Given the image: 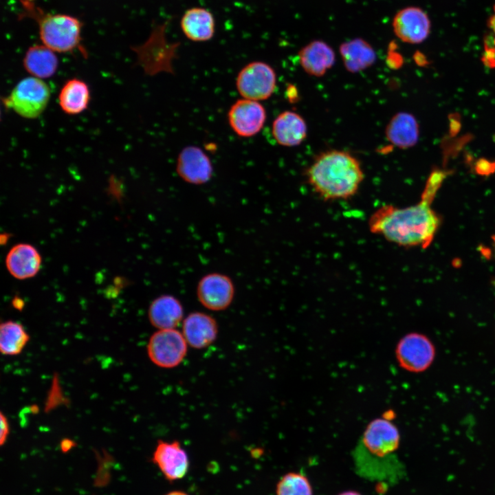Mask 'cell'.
I'll return each mask as SVG.
<instances>
[{"label": "cell", "instance_id": "obj_1", "mask_svg": "<svg viewBox=\"0 0 495 495\" xmlns=\"http://www.w3.org/2000/svg\"><path fill=\"white\" fill-rule=\"evenodd\" d=\"M437 187L435 181L430 182L421 201L415 205L381 206L369 218L370 231L400 246L427 248L440 223L439 217L431 208Z\"/></svg>", "mask_w": 495, "mask_h": 495}, {"label": "cell", "instance_id": "obj_2", "mask_svg": "<svg viewBox=\"0 0 495 495\" xmlns=\"http://www.w3.org/2000/svg\"><path fill=\"white\" fill-rule=\"evenodd\" d=\"M364 177L359 160L347 151L340 150L320 153L306 171L308 184L325 201L352 197Z\"/></svg>", "mask_w": 495, "mask_h": 495}, {"label": "cell", "instance_id": "obj_3", "mask_svg": "<svg viewBox=\"0 0 495 495\" xmlns=\"http://www.w3.org/2000/svg\"><path fill=\"white\" fill-rule=\"evenodd\" d=\"M43 45L55 52H69L80 42L81 23L76 18L62 14L36 13Z\"/></svg>", "mask_w": 495, "mask_h": 495}, {"label": "cell", "instance_id": "obj_4", "mask_svg": "<svg viewBox=\"0 0 495 495\" xmlns=\"http://www.w3.org/2000/svg\"><path fill=\"white\" fill-rule=\"evenodd\" d=\"M51 96L50 88L42 79L29 76L19 81L8 96L4 106L26 119H35L45 110Z\"/></svg>", "mask_w": 495, "mask_h": 495}, {"label": "cell", "instance_id": "obj_5", "mask_svg": "<svg viewBox=\"0 0 495 495\" xmlns=\"http://www.w3.org/2000/svg\"><path fill=\"white\" fill-rule=\"evenodd\" d=\"M276 86L274 69L263 61H252L238 73L236 88L243 98L261 101L268 99Z\"/></svg>", "mask_w": 495, "mask_h": 495}, {"label": "cell", "instance_id": "obj_6", "mask_svg": "<svg viewBox=\"0 0 495 495\" xmlns=\"http://www.w3.org/2000/svg\"><path fill=\"white\" fill-rule=\"evenodd\" d=\"M188 346L182 332L176 329H160L150 338L147 353L151 361L164 368L177 366L185 358Z\"/></svg>", "mask_w": 495, "mask_h": 495}, {"label": "cell", "instance_id": "obj_7", "mask_svg": "<svg viewBox=\"0 0 495 495\" xmlns=\"http://www.w3.org/2000/svg\"><path fill=\"white\" fill-rule=\"evenodd\" d=\"M395 357L402 368L411 373H421L432 364L435 348L426 336L419 333H410L397 342Z\"/></svg>", "mask_w": 495, "mask_h": 495}, {"label": "cell", "instance_id": "obj_8", "mask_svg": "<svg viewBox=\"0 0 495 495\" xmlns=\"http://www.w3.org/2000/svg\"><path fill=\"white\" fill-rule=\"evenodd\" d=\"M197 297L205 308L214 311L226 309L232 302L235 288L227 275L213 272L202 276L197 286Z\"/></svg>", "mask_w": 495, "mask_h": 495}, {"label": "cell", "instance_id": "obj_9", "mask_svg": "<svg viewBox=\"0 0 495 495\" xmlns=\"http://www.w3.org/2000/svg\"><path fill=\"white\" fill-rule=\"evenodd\" d=\"M266 118V110L258 101L245 98L235 101L228 112L230 128L242 138L252 137L259 133Z\"/></svg>", "mask_w": 495, "mask_h": 495}, {"label": "cell", "instance_id": "obj_10", "mask_svg": "<svg viewBox=\"0 0 495 495\" xmlns=\"http://www.w3.org/2000/svg\"><path fill=\"white\" fill-rule=\"evenodd\" d=\"M400 443L397 427L388 418H376L366 426L362 439V447L377 457L388 456Z\"/></svg>", "mask_w": 495, "mask_h": 495}, {"label": "cell", "instance_id": "obj_11", "mask_svg": "<svg viewBox=\"0 0 495 495\" xmlns=\"http://www.w3.org/2000/svg\"><path fill=\"white\" fill-rule=\"evenodd\" d=\"M176 172L185 182L202 185L210 180L213 166L210 157L197 146H187L179 152L176 162Z\"/></svg>", "mask_w": 495, "mask_h": 495}, {"label": "cell", "instance_id": "obj_12", "mask_svg": "<svg viewBox=\"0 0 495 495\" xmlns=\"http://www.w3.org/2000/svg\"><path fill=\"white\" fill-rule=\"evenodd\" d=\"M164 478L170 482L183 478L188 472L189 458L178 441L159 440L152 456Z\"/></svg>", "mask_w": 495, "mask_h": 495}, {"label": "cell", "instance_id": "obj_13", "mask_svg": "<svg viewBox=\"0 0 495 495\" xmlns=\"http://www.w3.org/2000/svg\"><path fill=\"white\" fill-rule=\"evenodd\" d=\"M395 34L403 42L418 44L425 41L430 31L427 14L418 7H406L399 10L393 20Z\"/></svg>", "mask_w": 495, "mask_h": 495}, {"label": "cell", "instance_id": "obj_14", "mask_svg": "<svg viewBox=\"0 0 495 495\" xmlns=\"http://www.w3.org/2000/svg\"><path fill=\"white\" fill-rule=\"evenodd\" d=\"M218 324L210 315L201 311L189 314L182 321V333L188 346L201 349L210 345L218 335Z\"/></svg>", "mask_w": 495, "mask_h": 495}, {"label": "cell", "instance_id": "obj_15", "mask_svg": "<svg viewBox=\"0 0 495 495\" xmlns=\"http://www.w3.org/2000/svg\"><path fill=\"white\" fill-rule=\"evenodd\" d=\"M42 265V258L33 245L18 243L12 247L6 257V265L8 272L18 280L34 277Z\"/></svg>", "mask_w": 495, "mask_h": 495}, {"label": "cell", "instance_id": "obj_16", "mask_svg": "<svg viewBox=\"0 0 495 495\" xmlns=\"http://www.w3.org/2000/svg\"><path fill=\"white\" fill-rule=\"evenodd\" d=\"M298 59L307 74L320 77L333 67L336 55L333 48L327 43L314 40L300 50Z\"/></svg>", "mask_w": 495, "mask_h": 495}, {"label": "cell", "instance_id": "obj_17", "mask_svg": "<svg viewBox=\"0 0 495 495\" xmlns=\"http://www.w3.org/2000/svg\"><path fill=\"white\" fill-rule=\"evenodd\" d=\"M272 133L276 142L283 146H296L306 138L307 127L298 113L285 111L273 121Z\"/></svg>", "mask_w": 495, "mask_h": 495}, {"label": "cell", "instance_id": "obj_18", "mask_svg": "<svg viewBox=\"0 0 495 495\" xmlns=\"http://www.w3.org/2000/svg\"><path fill=\"white\" fill-rule=\"evenodd\" d=\"M148 316L150 323L158 330L175 329L184 320V308L176 297L164 294L152 301Z\"/></svg>", "mask_w": 495, "mask_h": 495}, {"label": "cell", "instance_id": "obj_19", "mask_svg": "<svg viewBox=\"0 0 495 495\" xmlns=\"http://www.w3.org/2000/svg\"><path fill=\"white\" fill-rule=\"evenodd\" d=\"M180 25L186 37L195 42L210 40L215 31L213 14L207 9L200 7L187 10L182 17Z\"/></svg>", "mask_w": 495, "mask_h": 495}, {"label": "cell", "instance_id": "obj_20", "mask_svg": "<svg viewBox=\"0 0 495 495\" xmlns=\"http://www.w3.org/2000/svg\"><path fill=\"white\" fill-rule=\"evenodd\" d=\"M385 135L386 139L399 148H408L418 142L419 125L415 118L410 113L399 112L388 123Z\"/></svg>", "mask_w": 495, "mask_h": 495}, {"label": "cell", "instance_id": "obj_21", "mask_svg": "<svg viewBox=\"0 0 495 495\" xmlns=\"http://www.w3.org/2000/svg\"><path fill=\"white\" fill-rule=\"evenodd\" d=\"M91 100L89 85L84 80L73 78L62 86L58 96L61 110L67 115H78L87 109Z\"/></svg>", "mask_w": 495, "mask_h": 495}, {"label": "cell", "instance_id": "obj_22", "mask_svg": "<svg viewBox=\"0 0 495 495\" xmlns=\"http://www.w3.org/2000/svg\"><path fill=\"white\" fill-rule=\"evenodd\" d=\"M340 54L345 69L351 73L363 71L376 60V53L366 41L356 38L342 43Z\"/></svg>", "mask_w": 495, "mask_h": 495}, {"label": "cell", "instance_id": "obj_23", "mask_svg": "<svg viewBox=\"0 0 495 495\" xmlns=\"http://www.w3.org/2000/svg\"><path fill=\"white\" fill-rule=\"evenodd\" d=\"M23 65L32 76L40 79L53 76L58 67L55 52L44 45H35L26 52Z\"/></svg>", "mask_w": 495, "mask_h": 495}, {"label": "cell", "instance_id": "obj_24", "mask_svg": "<svg viewBox=\"0 0 495 495\" xmlns=\"http://www.w3.org/2000/svg\"><path fill=\"white\" fill-rule=\"evenodd\" d=\"M30 339L23 325L8 320L0 326V350L6 355L19 354Z\"/></svg>", "mask_w": 495, "mask_h": 495}, {"label": "cell", "instance_id": "obj_25", "mask_svg": "<svg viewBox=\"0 0 495 495\" xmlns=\"http://www.w3.org/2000/svg\"><path fill=\"white\" fill-rule=\"evenodd\" d=\"M276 495H313L309 479L299 472H288L278 481Z\"/></svg>", "mask_w": 495, "mask_h": 495}, {"label": "cell", "instance_id": "obj_26", "mask_svg": "<svg viewBox=\"0 0 495 495\" xmlns=\"http://www.w3.org/2000/svg\"><path fill=\"white\" fill-rule=\"evenodd\" d=\"M483 63L490 67H495V6L494 13L487 22V32L484 39Z\"/></svg>", "mask_w": 495, "mask_h": 495}, {"label": "cell", "instance_id": "obj_27", "mask_svg": "<svg viewBox=\"0 0 495 495\" xmlns=\"http://www.w3.org/2000/svg\"><path fill=\"white\" fill-rule=\"evenodd\" d=\"M0 443L3 446L9 434V424L6 417L2 412L0 414Z\"/></svg>", "mask_w": 495, "mask_h": 495}, {"label": "cell", "instance_id": "obj_28", "mask_svg": "<svg viewBox=\"0 0 495 495\" xmlns=\"http://www.w3.org/2000/svg\"><path fill=\"white\" fill-rule=\"evenodd\" d=\"M287 96L291 102H294V100L297 98V91L296 87H293V85L287 87Z\"/></svg>", "mask_w": 495, "mask_h": 495}, {"label": "cell", "instance_id": "obj_29", "mask_svg": "<svg viewBox=\"0 0 495 495\" xmlns=\"http://www.w3.org/2000/svg\"><path fill=\"white\" fill-rule=\"evenodd\" d=\"M72 441L71 442L69 440H67L66 441H64L62 442L61 448H62L63 451L67 452L72 448Z\"/></svg>", "mask_w": 495, "mask_h": 495}, {"label": "cell", "instance_id": "obj_30", "mask_svg": "<svg viewBox=\"0 0 495 495\" xmlns=\"http://www.w3.org/2000/svg\"><path fill=\"white\" fill-rule=\"evenodd\" d=\"M164 495H189L188 493L181 490L170 491Z\"/></svg>", "mask_w": 495, "mask_h": 495}, {"label": "cell", "instance_id": "obj_31", "mask_svg": "<svg viewBox=\"0 0 495 495\" xmlns=\"http://www.w3.org/2000/svg\"><path fill=\"white\" fill-rule=\"evenodd\" d=\"M338 495H362L360 492L354 491V490H347L344 491Z\"/></svg>", "mask_w": 495, "mask_h": 495}]
</instances>
